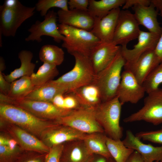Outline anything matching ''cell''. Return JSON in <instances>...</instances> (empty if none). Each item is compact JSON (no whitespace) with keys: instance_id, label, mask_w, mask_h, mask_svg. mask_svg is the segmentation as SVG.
<instances>
[{"instance_id":"39","label":"cell","mask_w":162,"mask_h":162,"mask_svg":"<svg viewBox=\"0 0 162 162\" xmlns=\"http://www.w3.org/2000/svg\"><path fill=\"white\" fill-rule=\"evenodd\" d=\"M89 4V0H70L68 1L69 10H87Z\"/></svg>"},{"instance_id":"31","label":"cell","mask_w":162,"mask_h":162,"mask_svg":"<svg viewBox=\"0 0 162 162\" xmlns=\"http://www.w3.org/2000/svg\"><path fill=\"white\" fill-rule=\"evenodd\" d=\"M59 73L57 66L48 63H43L37 72L33 73L30 77L35 87H37L53 80Z\"/></svg>"},{"instance_id":"26","label":"cell","mask_w":162,"mask_h":162,"mask_svg":"<svg viewBox=\"0 0 162 162\" xmlns=\"http://www.w3.org/2000/svg\"><path fill=\"white\" fill-rule=\"evenodd\" d=\"M107 136L104 133H94L86 134L83 140L89 151L93 154L112 158L106 144Z\"/></svg>"},{"instance_id":"16","label":"cell","mask_w":162,"mask_h":162,"mask_svg":"<svg viewBox=\"0 0 162 162\" xmlns=\"http://www.w3.org/2000/svg\"><path fill=\"white\" fill-rule=\"evenodd\" d=\"M121 48L112 42L100 41L92 49L89 56L96 74L105 68L113 60Z\"/></svg>"},{"instance_id":"41","label":"cell","mask_w":162,"mask_h":162,"mask_svg":"<svg viewBox=\"0 0 162 162\" xmlns=\"http://www.w3.org/2000/svg\"><path fill=\"white\" fill-rule=\"evenodd\" d=\"M10 87L11 83L8 82L4 78L2 73L0 72V94L6 96H8Z\"/></svg>"},{"instance_id":"10","label":"cell","mask_w":162,"mask_h":162,"mask_svg":"<svg viewBox=\"0 0 162 162\" xmlns=\"http://www.w3.org/2000/svg\"><path fill=\"white\" fill-rule=\"evenodd\" d=\"M0 130L10 135L24 151L47 154L50 148L38 138L17 126L0 118Z\"/></svg>"},{"instance_id":"4","label":"cell","mask_w":162,"mask_h":162,"mask_svg":"<svg viewBox=\"0 0 162 162\" xmlns=\"http://www.w3.org/2000/svg\"><path fill=\"white\" fill-rule=\"evenodd\" d=\"M122 105L116 96L93 109L95 118L104 133L115 140H121L123 135V129L120 125Z\"/></svg>"},{"instance_id":"19","label":"cell","mask_w":162,"mask_h":162,"mask_svg":"<svg viewBox=\"0 0 162 162\" xmlns=\"http://www.w3.org/2000/svg\"><path fill=\"white\" fill-rule=\"evenodd\" d=\"M120 11V8L115 9L100 19H94V25L90 32L100 41L112 42Z\"/></svg>"},{"instance_id":"34","label":"cell","mask_w":162,"mask_h":162,"mask_svg":"<svg viewBox=\"0 0 162 162\" xmlns=\"http://www.w3.org/2000/svg\"><path fill=\"white\" fill-rule=\"evenodd\" d=\"M24 151L20 146L12 148L0 145V162H15Z\"/></svg>"},{"instance_id":"21","label":"cell","mask_w":162,"mask_h":162,"mask_svg":"<svg viewBox=\"0 0 162 162\" xmlns=\"http://www.w3.org/2000/svg\"><path fill=\"white\" fill-rule=\"evenodd\" d=\"M154 50L148 51L143 54L137 61L128 70L130 71L138 82H143L152 70L160 63Z\"/></svg>"},{"instance_id":"46","label":"cell","mask_w":162,"mask_h":162,"mask_svg":"<svg viewBox=\"0 0 162 162\" xmlns=\"http://www.w3.org/2000/svg\"><path fill=\"white\" fill-rule=\"evenodd\" d=\"M107 159L98 154H94L93 158L90 162H106Z\"/></svg>"},{"instance_id":"18","label":"cell","mask_w":162,"mask_h":162,"mask_svg":"<svg viewBox=\"0 0 162 162\" xmlns=\"http://www.w3.org/2000/svg\"><path fill=\"white\" fill-rule=\"evenodd\" d=\"M57 13L60 24L90 32L94 26V18L88 10L60 9Z\"/></svg>"},{"instance_id":"14","label":"cell","mask_w":162,"mask_h":162,"mask_svg":"<svg viewBox=\"0 0 162 162\" xmlns=\"http://www.w3.org/2000/svg\"><path fill=\"white\" fill-rule=\"evenodd\" d=\"M146 92L142 85L130 71L124 70L122 72L116 96L122 105L128 102L136 104L144 97Z\"/></svg>"},{"instance_id":"22","label":"cell","mask_w":162,"mask_h":162,"mask_svg":"<svg viewBox=\"0 0 162 162\" xmlns=\"http://www.w3.org/2000/svg\"><path fill=\"white\" fill-rule=\"evenodd\" d=\"M134 15L139 25H142L150 32L160 34L161 27L157 20L158 11L151 3L148 6L137 5L132 7Z\"/></svg>"},{"instance_id":"40","label":"cell","mask_w":162,"mask_h":162,"mask_svg":"<svg viewBox=\"0 0 162 162\" xmlns=\"http://www.w3.org/2000/svg\"><path fill=\"white\" fill-rule=\"evenodd\" d=\"M150 3V0H125L122 9L123 10H127L129 8L139 5L148 6Z\"/></svg>"},{"instance_id":"45","label":"cell","mask_w":162,"mask_h":162,"mask_svg":"<svg viewBox=\"0 0 162 162\" xmlns=\"http://www.w3.org/2000/svg\"><path fill=\"white\" fill-rule=\"evenodd\" d=\"M151 3L156 10L159 12V15L162 16V0H150Z\"/></svg>"},{"instance_id":"15","label":"cell","mask_w":162,"mask_h":162,"mask_svg":"<svg viewBox=\"0 0 162 162\" xmlns=\"http://www.w3.org/2000/svg\"><path fill=\"white\" fill-rule=\"evenodd\" d=\"M86 134L71 127L58 124L45 130L39 139L50 148L70 141L83 140Z\"/></svg>"},{"instance_id":"2","label":"cell","mask_w":162,"mask_h":162,"mask_svg":"<svg viewBox=\"0 0 162 162\" xmlns=\"http://www.w3.org/2000/svg\"><path fill=\"white\" fill-rule=\"evenodd\" d=\"M72 55L75 60L73 68L56 80L51 81L58 86L67 90L68 93L92 83L96 75L88 57L77 53Z\"/></svg>"},{"instance_id":"48","label":"cell","mask_w":162,"mask_h":162,"mask_svg":"<svg viewBox=\"0 0 162 162\" xmlns=\"http://www.w3.org/2000/svg\"><path fill=\"white\" fill-rule=\"evenodd\" d=\"M106 162H116L114 159L112 158L107 159Z\"/></svg>"},{"instance_id":"42","label":"cell","mask_w":162,"mask_h":162,"mask_svg":"<svg viewBox=\"0 0 162 162\" xmlns=\"http://www.w3.org/2000/svg\"><path fill=\"white\" fill-rule=\"evenodd\" d=\"M52 103L58 108L65 109L64 105V94H59L56 95L52 99Z\"/></svg>"},{"instance_id":"30","label":"cell","mask_w":162,"mask_h":162,"mask_svg":"<svg viewBox=\"0 0 162 162\" xmlns=\"http://www.w3.org/2000/svg\"><path fill=\"white\" fill-rule=\"evenodd\" d=\"M106 144L112 158L116 162H126L134 151L126 147L121 140H115L107 136Z\"/></svg>"},{"instance_id":"13","label":"cell","mask_w":162,"mask_h":162,"mask_svg":"<svg viewBox=\"0 0 162 162\" xmlns=\"http://www.w3.org/2000/svg\"><path fill=\"white\" fill-rule=\"evenodd\" d=\"M57 20V13L53 10L49 11L42 22L37 20L31 26L28 30L30 34L25 40L26 41H36L40 42L42 40L41 37L45 35L52 38L56 42L59 43L62 41L64 36L61 34L58 30Z\"/></svg>"},{"instance_id":"8","label":"cell","mask_w":162,"mask_h":162,"mask_svg":"<svg viewBox=\"0 0 162 162\" xmlns=\"http://www.w3.org/2000/svg\"><path fill=\"white\" fill-rule=\"evenodd\" d=\"M143 106L123 119L125 123L143 121L154 125L162 123V88L148 94Z\"/></svg>"},{"instance_id":"6","label":"cell","mask_w":162,"mask_h":162,"mask_svg":"<svg viewBox=\"0 0 162 162\" xmlns=\"http://www.w3.org/2000/svg\"><path fill=\"white\" fill-rule=\"evenodd\" d=\"M0 94V101L18 106L42 119L56 121L72 111L58 108L52 102L34 100L26 98L11 99Z\"/></svg>"},{"instance_id":"49","label":"cell","mask_w":162,"mask_h":162,"mask_svg":"<svg viewBox=\"0 0 162 162\" xmlns=\"http://www.w3.org/2000/svg\"><path fill=\"white\" fill-rule=\"evenodd\" d=\"M154 162H162V161H155Z\"/></svg>"},{"instance_id":"7","label":"cell","mask_w":162,"mask_h":162,"mask_svg":"<svg viewBox=\"0 0 162 162\" xmlns=\"http://www.w3.org/2000/svg\"><path fill=\"white\" fill-rule=\"evenodd\" d=\"M35 6L28 7L20 1L15 6L6 7L0 6V34L14 37L22 24L34 14Z\"/></svg>"},{"instance_id":"1","label":"cell","mask_w":162,"mask_h":162,"mask_svg":"<svg viewBox=\"0 0 162 162\" xmlns=\"http://www.w3.org/2000/svg\"><path fill=\"white\" fill-rule=\"evenodd\" d=\"M0 118L14 124L39 139L46 129L59 124L40 118L15 105L0 101Z\"/></svg>"},{"instance_id":"23","label":"cell","mask_w":162,"mask_h":162,"mask_svg":"<svg viewBox=\"0 0 162 162\" xmlns=\"http://www.w3.org/2000/svg\"><path fill=\"white\" fill-rule=\"evenodd\" d=\"M71 93L82 107L94 108L102 102L100 91L98 87L93 83L80 87Z\"/></svg>"},{"instance_id":"12","label":"cell","mask_w":162,"mask_h":162,"mask_svg":"<svg viewBox=\"0 0 162 162\" xmlns=\"http://www.w3.org/2000/svg\"><path fill=\"white\" fill-rule=\"evenodd\" d=\"M160 35L158 34L141 30L138 42L133 48L130 49L127 46H121L120 52L125 61L124 69H128L146 52L154 50Z\"/></svg>"},{"instance_id":"35","label":"cell","mask_w":162,"mask_h":162,"mask_svg":"<svg viewBox=\"0 0 162 162\" xmlns=\"http://www.w3.org/2000/svg\"><path fill=\"white\" fill-rule=\"evenodd\" d=\"M46 154L31 151H24L15 162H45Z\"/></svg>"},{"instance_id":"20","label":"cell","mask_w":162,"mask_h":162,"mask_svg":"<svg viewBox=\"0 0 162 162\" xmlns=\"http://www.w3.org/2000/svg\"><path fill=\"white\" fill-rule=\"evenodd\" d=\"M94 155L88 150L83 140L70 141L63 144L60 162H90Z\"/></svg>"},{"instance_id":"11","label":"cell","mask_w":162,"mask_h":162,"mask_svg":"<svg viewBox=\"0 0 162 162\" xmlns=\"http://www.w3.org/2000/svg\"><path fill=\"white\" fill-rule=\"evenodd\" d=\"M134 14L127 10L120 11L112 42L121 46H127L131 41L139 36L141 30Z\"/></svg>"},{"instance_id":"38","label":"cell","mask_w":162,"mask_h":162,"mask_svg":"<svg viewBox=\"0 0 162 162\" xmlns=\"http://www.w3.org/2000/svg\"><path fill=\"white\" fill-rule=\"evenodd\" d=\"M64 109L73 111L82 107L71 92L64 94Z\"/></svg>"},{"instance_id":"25","label":"cell","mask_w":162,"mask_h":162,"mask_svg":"<svg viewBox=\"0 0 162 162\" xmlns=\"http://www.w3.org/2000/svg\"><path fill=\"white\" fill-rule=\"evenodd\" d=\"M68 93L66 89L58 86L51 81L40 86L35 87L34 89L25 98L29 99L52 102L54 98L59 94Z\"/></svg>"},{"instance_id":"5","label":"cell","mask_w":162,"mask_h":162,"mask_svg":"<svg viewBox=\"0 0 162 162\" xmlns=\"http://www.w3.org/2000/svg\"><path fill=\"white\" fill-rule=\"evenodd\" d=\"M58 25L60 33L64 36L62 46L71 55L77 53L88 57L92 48L100 41L90 31L63 24Z\"/></svg>"},{"instance_id":"27","label":"cell","mask_w":162,"mask_h":162,"mask_svg":"<svg viewBox=\"0 0 162 162\" xmlns=\"http://www.w3.org/2000/svg\"><path fill=\"white\" fill-rule=\"evenodd\" d=\"M125 0H89L88 11L95 18L100 19L112 10L123 6Z\"/></svg>"},{"instance_id":"3","label":"cell","mask_w":162,"mask_h":162,"mask_svg":"<svg viewBox=\"0 0 162 162\" xmlns=\"http://www.w3.org/2000/svg\"><path fill=\"white\" fill-rule=\"evenodd\" d=\"M125 63L120 49L111 62L96 74L92 83L98 88L102 102L110 100L116 96L121 79L122 70Z\"/></svg>"},{"instance_id":"37","label":"cell","mask_w":162,"mask_h":162,"mask_svg":"<svg viewBox=\"0 0 162 162\" xmlns=\"http://www.w3.org/2000/svg\"><path fill=\"white\" fill-rule=\"evenodd\" d=\"M63 148V144L50 148L49 152L46 154L45 162H60Z\"/></svg>"},{"instance_id":"32","label":"cell","mask_w":162,"mask_h":162,"mask_svg":"<svg viewBox=\"0 0 162 162\" xmlns=\"http://www.w3.org/2000/svg\"><path fill=\"white\" fill-rule=\"evenodd\" d=\"M162 84V62L160 63L150 74L142 85L146 92L148 94L159 88Z\"/></svg>"},{"instance_id":"29","label":"cell","mask_w":162,"mask_h":162,"mask_svg":"<svg viewBox=\"0 0 162 162\" xmlns=\"http://www.w3.org/2000/svg\"><path fill=\"white\" fill-rule=\"evenodd\" d=\"M64 53L62 49L55 45L47 44L43 45L39 52L40 60L56 66L61 65L64 59Z\"/></svg>"},{"instance_id":"36","label":"cell","mask_w":162,"mask_h":162,"mask_svg":"<svg viewBox=\"0 0 162 162\" xmlns=\"http://www.w3.org/2000/svg\"><path fill=\"white\" fill-rule=\"evenodd\" d=\"M135 136L140 140L162 144V126L158 130L141 131L136 133Z\"/></svg>"},{"instance_id":"47","label":"cell","mask_w":162,"mask_h":162,"mask_svg":"<svg viewBox=\"0 0 162 162\" xmlns=\"http://www.w3.org/2000/svg\"><path fill=\"white\" fill-rule=\"evenodd\" d=\"M5 65L3 58L0 57V72H2L5 69Z\"/></svg>"},{"instance_id":"24","label":"cell","mask_w":162,"mask_h":162,"mask_svg":"<svg viewBox=\"0 0 162 162\" xmlns=\"http://www.w3.org/2000/svg\"><path fill=\"white\" fill-rule=\"evenodd\" d=\"M33 56L29 50H23L18 53V57L21 62L20 67L15 69L9 74L3 76L5 80L11 83L17 79L25 76H30L34 73L35 64L32 62Z\"/></svg>"},{"instance_id":"43","label":"cell","mask_w":162,"mask_h":162,"mask_svg":"<svg viewBox=\"0 0 162 162\" xmlns=\"http://www.w3.org/2000/svg\"><path fill=\"white\" fill-rule=\"evenodd\" d=\"M154 51L161 63L162 62V27L160 37Z\"/></svg>"},{"instance_id":"44","label":"cell","mask_w":162,"mask_h":162,"mask_svg":"<svg viewBox=\"0 0 162 162\" xmlns=\"http://www.w3.org/2000/svg\"><path fill=\"white\" fill-rule=\"evenodd\" d=\"M126 162H144L140 154L134 151Z\"/></svg>"},{"instance_id":"9","label":"cell","mask_w":162,"mask_h":162,"mask_svg":"<svg viewBox=\"0 0 162 162\" xmlns=\"http://www.w3.org/2000/svg\"><path fill=\"white\" fill-rule=\"evenodd\" d=\"M93 109L81 107L56 122L60 124L71 127L86 134L104 133L95 118Z\"/></svg>"},{"instance_id":"28","label":"cell","mask_w":162,"mask_h":162,"mask_svg":"<svg viewBox=\"0 0 162 162\" xmlns=\"http://www.w3.org/2000/svg\"><path fill=\"white\" fill-rule=\"evenodd\" d=\"M35 88L30 76L22 77L11 83L10 90L8 98L14 100L26 98Z\"/></svg>"},{"instance_id":"17","label":"cell","mask_w":162,"mask_h":162,"mask_svg":"<svg viewBox=\"0 0 162 162\" xmlns=\"http://www.w3.org/2000/svg\"><path fill=\"white\" fill-rule=\"evenodd\" d=\"M122 141L126 147L138 152L144 162L162 161V146L156 147L144 143L130 130L126 131Z\"/></svg>"},{"instance_id":"33","label":"cell","mask_w":162,"mask_h":162,"mask_svg":"<svg viewBox=\"0 0 162 162\" xmlns=\"http://www.w3.org/2000/svg\"><path fill=\"white\" fill-rule=\"evenodd\" d=\"M67 0H39L35 6L36 10L40 12V15L45 16L51 8H58L64 10H69Z\"/></svg>"}]
</instances>
